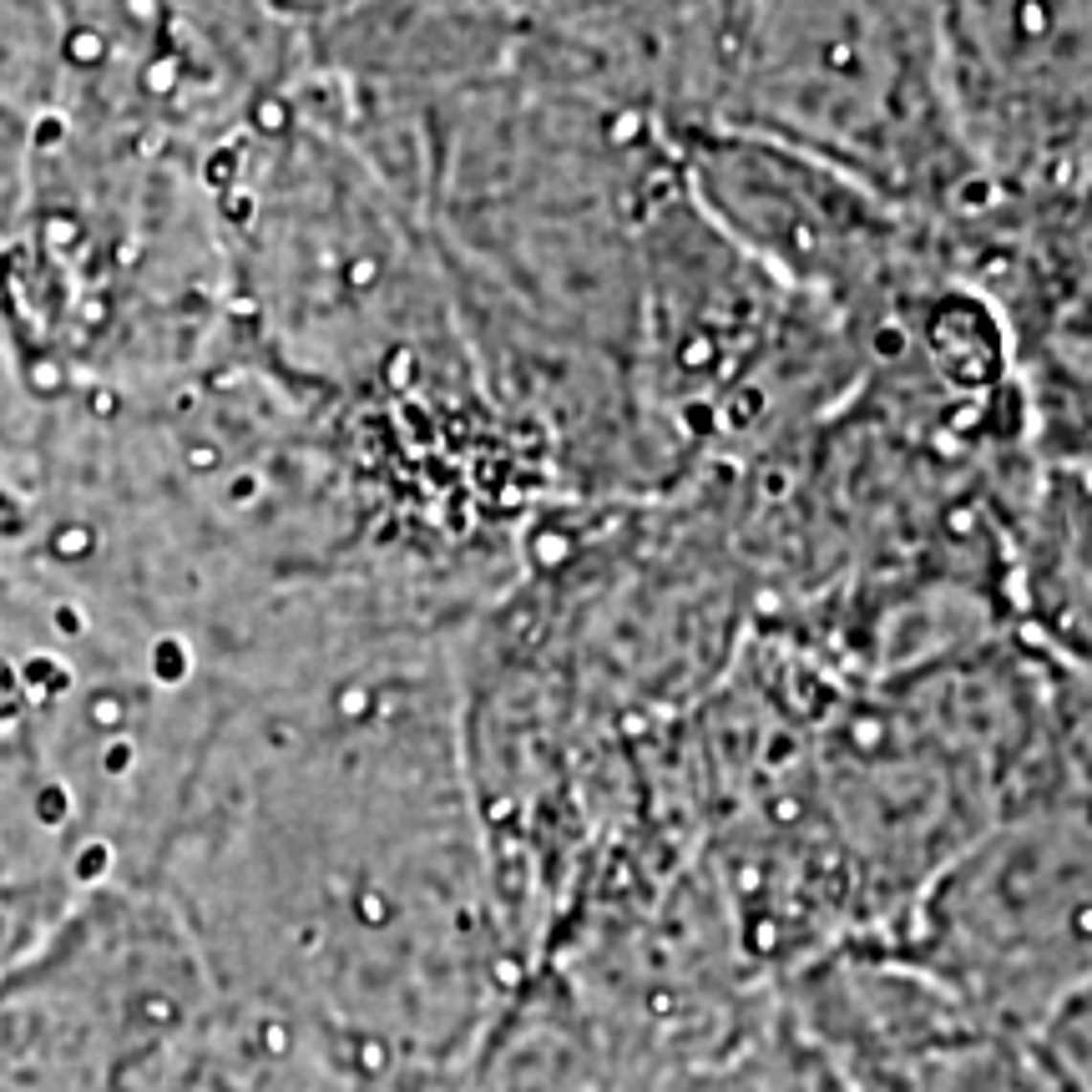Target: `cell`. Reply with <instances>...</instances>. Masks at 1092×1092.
I'll list each match as a JSON object with an SVG mask.
<instances>
[{
	"label": "cell",
	"mask_w": 1092,
	"mask_h": 1092,
	"mask_svg": "<svg viewBox=\"0 0 1092 1092\" xmlns=\"http://www.w3.org/2000/svg\"><path fill=\"white\" fill-rule=\"evenodd\" d=\"M223 1012L163 885H112L0 966V1092H167Z\"/></svg>",
	"instance_id": "cell-1"
},
{
	"label": "cell",
	"mask_w": 1092,
	"mask_h": 1092,
	"mask_svg": "<svg viewBox=\"0 0 1092 1092\" xmlns=\"http://www.w3.org/2000/svg\"><path fill=\"white\" fill-rule=\"evenodd\" d=\"M1042 1062L1052 1067V1078L1062 1082V1092H1092V981H1082L1042 1027L1032 1032Z\"/></svg>",
	"instance_id": "cell-2"
},
{
	"label": "cell",
	"mask_w": 1092,
	"mask_h": 1092,
	"mask_svg": "<svg viewBox=\"0 0 1092 1092\" xmlns=\"http://www.w3.org/2000/svg\"><path fill=\"white\" fill-rule=\"evenodd\" d=\"M764 1072H769V1092H850L784 1027L779 1012H769V1027H764Z\"/></svg>",
	"instance_id": "cell-3"
},
{
	"label": "cell",
	"mask_w": 1092,
	"mask_h": 1092,
	"mask_svg": "<svg viewBox=\"0 0 1092 1092\" xmlns=\"http://www.w3.org/2000/svg\"><path fill=\"white\" fill-rule=\"evenodd\" d=\"M648 1092H769V1072H764V1036L744 1052L728 1058H708V1062H688L662 1072Z\"/></svg>",
	"instance_id": "cell-4"
},
{
	"label": "cell",
	"mask_w": 1092,
	"mask_h": 1092,
	"mask_svg": "<svg viewBox=\"0 0 1092 1092\" xmlns=\"http://www.w3.org/2000/svg\"><path fill=\"white\" fill-rule=\"evenodd\" d=\"M642 1092H648V1087H642Z\"/></svg>",
	"instance_id": "cell-5"
}]
</instances>
